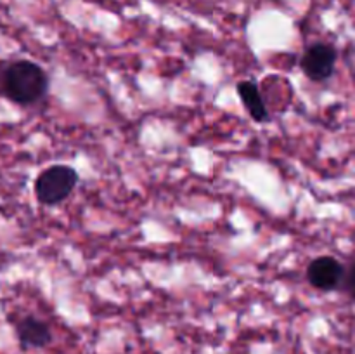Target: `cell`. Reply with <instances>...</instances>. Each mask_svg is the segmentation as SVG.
<instances>
[{"label": "cell", "instance_id": "obj_1", "mask_svg": "<svg viewBox=\"0 0 355 354\" xmlns=\"http://www.w3.org/2000/svg\"><path fill=\"white\" fill-rule=\"evenodd\" d=\"M2 89L12 103L26 106L45 96L49 89V76L37 62L21 59L7 66L2 76Z\"/></svg>", "mask_w": 355, "mask_h": 354}, {"label": "cell", "instance_id": "obj_2", "mask_svg": "<svg viewBox=\"0 0 355 354\" xmlns=\"http://www.w3.org/2000/svg\"><path fill=\"white\" fill-rule=\"evenodd\" d=\"M78 184V174L66 165L49 167L35 180V194L44 205H58L71 194Z\"/></svg>", "mask_w": 355, "mask_h": 354}, {"label": "cell", "instance_id": "obj_3", "mask_svg": "<svg viewBox=\"0 0 355 354\" xmlns=\"http://www.w3.org/2000/svg\"><path fill=\"white\" fill-rule=\"evenodd\" d=\"M336 49L329 44H314L302 56V71L312 82H326L335 73Z\"/></svg>", "mask_w": 355, "mask_h": 354}, {"label": "cell", "instance_id": "obj_4", "mask_svg": "<svg viewBox=\"0 0 355 354\" xmlns=\"http://www.w3.org/2000/svg\"><path fill=\"white\" fill-rule=\"evenodd\" d=\"M345 267L331 255H321L307 267V280L314 288L322 292L338 290L342 287Z\"/></svg>", "mask_w": 355, "mask_h": 354}, {"label": "cell", "instance_id": "obj_5", "mask_svg": "<svg viewBox=\"0 0 355 354\" xmlns=\"http://www.w3.org/2000/svg\"><path fill=\"white\" fill-rule=\"evenodd\" d=\"M17 340L23 349H42L49 346L52 340V333L49 326L42 319L26 316L16 325Z\"/></svg>", "mask_w": 355, "mask_h": 354}, {"label": "cell", "instance_id": "obj_6", "mask_svg": "<svg viewBox=\"0 0 355 354\" xmlns=\"http://www.w3.org/2000/svg\"><path fill=\"white\" fill-rule=\"evenodd\" d=\"M238 94L241 99L243 106L248 111L250 117L255 121H267L269 120V113H267V106L263 103V97L260 94L259 85L250 80H243L238 83Z\"/></svg>", "mask_w": 355, "mask_h": 354}, {"label": "cell", "instance_id": "obj_7", "mask_svg": "<svg viewBox=\"0 0 355 354\" xmlns=\"http://www.w3.org/2000/svg\"><path fill=\"white\" fill-rule=\"evenodd\" d=\"M342 288L345 290V294L355 302V262L350 264L349 269H345V274H343V281H342Z\"/></svg>", "mask_w": 355, "mask_h": 354}]
</instances>
